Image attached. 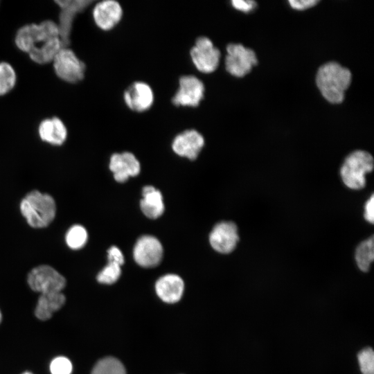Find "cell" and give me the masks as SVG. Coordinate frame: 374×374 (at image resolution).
<instances>
[{
  "instance_id": "obj_1",
  "label": "cell",
  "mask_w": 374,
  "mask_h": 374,
  "mask_svg": "<svg viewBox=\"0 0 374 374\" xmlns=\"http://www.w3.org/2000/svg\"><path fill=\"white\" fill-rule=\"evenodd\" d=\"M351 73L335 62L324 64L318 70L317 85L323 96L330 103L337 104L344 100V92L351 82Z\"/></svg>"
},
{
  "instance_id": "obj_2",
  "label": "cell",
  "mask_w": 374,
  "mask_h": 374,
  "mask_svg": "<svg viewBox=\"0 0 374 374\" xmlns=\"http://www.w3.org/2000/svg\"><path fill=\"white\" fill-rule=\"evenodd\" d=\"M19 208L28 224L35 229L48 226L56 215L53 197L36 190L26 195L20 202Z\"/></svg>"
},
{
  "instance_id": "obj_3",
  "label": "cell",
  "mask_w": 374,
  "mask_h": 374,
  "mask_svg": "<svg viewBox=\"0 0 374 374\" xmlns=\"http://www.w3.org/2000/svg\"><path fill=\"white\" fill-rule=\"evenodd\" d=\"M55 38H60L57 22L46 19L39 24L21 26L15 33L14 42L19 51L28 54L35 47Z\"/></svg>"
},
{
  "instance_id": "obj_4",
  "label": "cell",
  "mask_w": 374,
  "mask_h": 374,
  "mask_svg": "<svg viewBox=\"0 0 374 374\" xmlns=\"http://www.w3.org/2000/svg\"><path fill=\"white\" fill-rule=\"evenodd\" d=\"M373 168L371 154L366 151L356 150L346 158L341 168V179L348 188L361 189L366 184L365 175Z\"/></svg>"
},
{
  "instance_id": "obj_5",
  "label": "cell",
  "mask_w": 374,
  "mask_h": 374,
  "mask_svg": "<svg viewBox=\"0 0 374 374\" xmlns=\"http://www.w3.org/2000/svg\"><path fill=\"white\" fill-rule=\"evenodd\" d=\"M52 63L56 76L64 82L76 84L85 77V63L69 47H62Z\"/></svg>"
},
{
  "instance_id": "obj_6",
  "label": "cell",
  "mask_w": 374,
  "mask_h": 374,
  "mask_svg": "<svg viewBox=\"0 0 374 374\" xmlns=\"http://www.w3.org/2000/svg\"><path fill=\"white\" fill-rule=\"evenodd\" d=\"M191 62L200 73L208 74L217 69L221 53L212 40L206 36H199L189 51Z\"/></svg>"
},
{
  "instance_id": "obj_7",
  "label": "cell",
  "mask_w": 374,
  "mask_h": 374,
  "mask_svg": "<svg viewBox=\"0 0 374 374\" xmlns=\"http://www.w3.org/2000/svg\"><path fill=\"white\" fill-rule=\"evenodd\" d=\"M205 85L195 75H183L178 80V87L171 98L173 105L179 107L195 108L204 98Z\"/></svg>"
},
{
  "instance_id": "obj_8",
  "label": "cell",
  "mask_w": 374,
  "mask_h": 374,
  "mask_svg": "<svg viewBox=\"0 0 374 374\" xmlns=\"http://www.w3.org/2000/svg\"><path fill=\"white\" fill-rule=\"evenodd\" d=\"M27 282L33 291L40 294L61 292L66 283L59 271L47 265L32 269L28 274Z\"/></svg>"
},
{
  "instance_id": "obj_9",
  "label": "cell",
  "mask_w": 374,
  "mask_h": 374,
  "mask_svg": "<svg viewBox=\"0 0 374 374\" xmlns=\"http://www.w3.org/2000/svg\"><path fill=\"white\" fill-rule=\"evenodd\" d=\"M226 50L225 69L233 76L243 77L258 64L254 51L241 44H229Z\"/></svg>"
},
{
  "instance_id": "obj_10",
  "label": "cell",
  "mask_w": 374,
  "mask_h": 374,
  "mask_svg": "<svg viewBox=\"0 0 374 374\" xmlns=\"http://www.w3.org/2000/svg\"><path fill=\"white\" fill-rule=\"evenodd\" d=\"M55 3L60 9L57 22L60 37L64 47H69L73 24L75 17L85 10L91 1L88 0H56Z\"/></svg>"
},
{
  "instance_id": "obj_11",
  "label": "cell",
  "mask_w": 374,
  "mask_h": 374,
  "mask_svg": "<svg viewBox=\"0 0 374 374\" xmlns=\"http://www.w3.org/2000/svg\"><path fill=\"white\" fill-rule=\"evenodd\" d=\"M123 99L130 110L143 113L153 106L154 93L148 83L141 80L134 81L125 89Z\"/></svg>"
},
{
  "instance_id": "obj_12",
  "label": "cell",
  "mask_w": 374,
  "mask_h": 374,
  "mask_svg": "<svg viewBox=\"0 0 374 374\" xmlns=\"http://www.w3.org/2000/svg\"><path fill=\"white\" fill-rule=\"evenodd\" d=\"M123 17L121 3L115 0L97 2L92 9V18L96 26L103 31H110L116 28Z\"/></svg>"
},
{
  "instance_id": "obj_13",
  "label": "cell",
  "mask_w": 374,
  "mask_h": 374,
  "mask_svg": "<svg viewBox=\"0 0 374 374\" xmlns=\"http://www.w3.org/2000/svg\"><path fill=\"white\" fill-rule=\"evenodd\" d=\"M205 143L203 135L195 129H187L177 134L172 142L173 152L190 160L197 158Z\"/></svg>"
},
{
  "instance_id": "obj_14",
  "label": "cell",
  "mask_w": 374,
  "mask_h": 374,
  "mask_svg": "<svg viewBox=\"0 0 374 374\" xmlns=\"http://www.w3.org/2000/svg\"><path fill=\"white\" fill-rule=\"evenodd\" d=\"M133 256L136 262L143 267H154L158 265L163 257V247L156 238L143 235L136 242Z\"/></svg>"
},
{
  "instance_id": "obj_15",
  "label": "cell",
  "mask_w": 374,
  "mask_h": 374,
  "mask_svg": "<svg viewBox=\"0 0 374 374\" xmlns=\"http://www.w3.org/2000/svg\"><path fill=\"white\" fill-rule=\"evenodd\" d=\"M238 240L237 226L232 222L217 223L209 235L211 247L222 253H229L233 251Z\"/></svg>"
},
{
  "instance_id": "obj_16",
  "label": "cell",
  "mask_w": 374,
  "mask_h": 374,
  "mask_svg": "<svg viewBox=\"0 0 374 374\" xmlns=\"http://www.w3.org/2000/svg\"><path fill=\"white\" fill-rule=\"evenodd\" d=\"M109 166L118 182L126 181L130 177L136 176L141 170L139 160L130 152L113 154Z\"/></svg>"
},
{
  "instance_id": "obj_17",
  "label": "cell",
  "mask_w": 374,
  "mask_h": 374,
  "mask_svg": "<svg viewBox=\"0 0 374 374\" xmlns=\"http://www.w3.org/2000/svg\"><path fill=\"white\" fill-rule=\"evenodd\" d=\"M37 132L42 141L55 146L64 144L68 137L65 123L57 116L43 119L38 125Z\"/></svg>"
},
{
  "instance_id": "obj_18",
  "label": "cell",
  "mask_w": 374,
  "mask_h": 374,
  "mask_svg": "<svg viewBox=\"0 0 374 374\" xmlns=\"http://www.w3.org/2000/svg\"><path fill=\"white\" fill-rule=\"evenodd\" d=\"M184 289L183 280L176 274L163 276L155 284V290L158 296L168 303L179 301L182 296Z\"/></svg>"
},
{
  "instance_id": "obj_19",
  "label": "cell",
  "mask_w": 374,
  "mask_h": 374,
  "mask_svg": "<svg viewBox=\"0 0 374 374\" xmlns=\"http://www.w3.org/2000/svg\"><path fill=\"white\" fill-rule=\"evenodd\" d=\"M142 195L140 206L144 215L150 219L160 217L164 211L161 192L152 186H147L143 188Z\"/></svg>"
},
{
  "instance_id": "obj_20",
  "label": "cell",
  "mask_w": 374,
  "mask_h": 374,
  "mask_svg": "<svg viewBox=\"0 0 374 374\" xmlns=\"http://www.w3.org/2000/svg\"><path fill=\"white\" fill-rule=\"evenodd\" d=\"M65 300L62 292L41 294L35 310V316L43 321L50 319L53 312L62 308Z\"/></svg>"
},
{
  "instance_id": "obj_21",
  "label": "cell",
  "mask_w": 374,
  "mask_h": 374,
  "mask_svg": "<svg viewBox=\"0 0 374 374\" xmlns=\"http://www.w3.org/2000/svg\"><path fill=\"white\" fill-rule=\"evenodd\" d=\"M62 47L64 46L60 38H55L35 47L28 53V55L35 63L44 65L52 63Z\"/></svg>"
},
{
  "instance_id": "obj_22",
  "label": "cell",
  "mask_w": 374,
  "mask_h": 374,
  "mask_svg": "<svg viewBox=\"0 0 374 374\" xmlns=\"http://www.w3.org/2000/svg\"><path fill=\"white\" fill-rule=\"evenodd\" d=\"M373 236L361 242L355 251V260L362 271H368L374 258Z\"/></svg>"
},
{
  "instance_id": "obj_23",
  "label": "cell",
  "mask_w": 374,
  "mask_h": 374,
  "mask_svg": "<svg viewBox=\"0 0 374 374\" xmlns=\"http://www.w3.org/2000/svg\"><path fill=\"white\" fill-rule=\"evenodd\" d=\"M17 73L14 67L7 62H0V96L10 93L17 83Z\"/></svg>"
},
{
  "instance_id": "obj_24",
  "label": "cell",
  "mask_w": 374,
  "mask_h": 374,
  "mask_svg": "<svg viewBox=\"0 0 374 374\" xmlns=\"http://www.w3.org/2000/svg\"><path fill=\"white\" fill-rule=\"evenodd\" d=\"M91 374H126L123 364L116 358L107 357L99 360Z\"/></svg>"
},
{
  "instance_id": "obj_25",
  "label": "cell",
  "mask_w": 374,
  "mask_h": 374,
  "mask_svg": "<svg viewBox=\"0 0 374 374\" xmlns=\"http://www.w3.org/2000/svg\"><path fill=\"white\" fill-rule=\"evenodd\" d=\"M88 238L85 228L80 224L71 226L65 235L67 246L72 249H80L87 243Z\"/></svg>"
},
{
  "instance_id": "obj_26",
  "label": "cell",
  "mask_w": 374,
  "mask_h": 374,
  "mask_svg": "<svg viewBox=\"0 0 374 374\" xmlns=\"http://www.w3.org/2000/svg\"><path fill=\"white\" fill-rule=\"evenodd\" d=\"M121 274V265L109 262V264L98 274L97 280L103 284H112L119 278Z\"/></svg>"
},
{
  "instance_id": "obj_27",
  "label": "cell",
  "mask_w": 374,
  "mask_h": 374,
  "mask_svg": "<svg viewBox=\"0 0 374 374\" xmlns=\"http://www.w3.org/2000/svg\"><path fill=\"white\" fill-rule=\"evenodd\" d=\"M357 359L362 374H374V353L371 347L360 350Z\"/></svg>"
},
{
  "instance_id": "obj_28",
  "label": "cell",
  "mask_w": 374,
  "mask_h": 374,
  "mask_svg": "<svg viewBox=\"0 0 374 374\" xmlns=\"http://www.w3.org/2000/svg\"><path fill=\"white\" fill-rule=\"evenodd\" d=\"M51 374H71L72 364L71 361L65 357H57L53 359L50 364Z\"/></svg>"
},
{
  "instance_id": "obj_29",
  "label": "cell",
  "mask_w": 374,
  "mask_h": 374,
  "mask_svg": "<svg viewBox=\"0 0 374 374\" xmlns=\"http://www.w3.org/2000/svg\"><path fill=\"white\" fill-rule=\"evenodd\" d=\"M231 3L234 8L244 12L253 10L256 6V3L250 0H233Z\"/></svg>"
},
{
  "instance_id": "obj_30",
  "label": "cell",
  "mask_w": 374,
  "mask_h": 374,
  "mask_svg": "<svg viewBox=\"0 0 374 374\" xmlns=\"http://www.w3.org/2000/svg\"><path fill=\"white\" fill-rule=\"evenodd\" d=\"M107 253L109 262H115L119 265H122L124 263V257L118 247L112 246L108 249Z\"/></svg>"
},
{
  "instance_id": "obj_31",
  "label": "cell",
  "mask_w": 374,
  "mask_h": 374,
  "mask_svg": "<svg viewBox=\"0 0 374 374\" xmlns=\"http://www.w3.org/2000/svg\"><path fill=\"white\" fill-rule=\"evenodd\" d=\"M289 3L292 8L296 10H305L311 8L319 3L317 0H290Z\"/></svg>"
},
{
  "instance_id": "obj_32",
  "label": "cell",
  "mask_w": 374,
  "mask_h": 374,
  "mask_svg": "<svg viewBox=\"0 0 374 374\" xmlns=\"http://www.w3.org/2000/svg\"><path fill=\"white\" fill-rule=\"evenodd\" d=\"M374 197L372 194L365 204L364 217L370 223L373 224L374 220L373 215Z\"/></svg>"
},
{
  "instance_id": "obj_33",
  "label": "cell",
  "mask_w": 374,
  "mask_h": 374,
  "mask_svg": "<svg viewBox=\"0 0 374 374\" xmlns=\"http://www.w3.org/2000/svg\"><path fill=\"white\" fill-rule=\"evenodd\" d=\"M22 374H33V373H30V372H28V371H27V372H24V373H22Z\"/></svg>"
},
{
  "instance_id": "obj_34",
  "label": "cell",
  "mask_w": 374,
  "mask_h": 374,
  "mask_svg": "<svg viewBox=\"0 0 374 374\" xmlns=\"http://www.w3.org/2000/svg\"><path fill=\"white\" fill-rule=\"evenodd\" d=\"M1 313L0 312V322H1Z\"/></svg>"
}]
</instances>
